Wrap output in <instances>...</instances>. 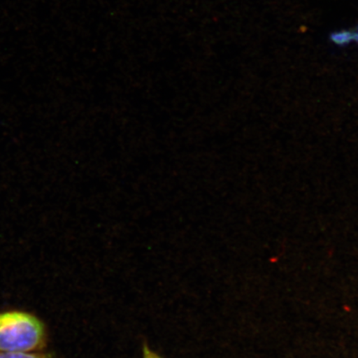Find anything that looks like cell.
Masks as SVG:
<instances>
[{
    "instance_id": "3957f363",
    "label": "cell",
    "mask_w": 358,
    "mask_h": 358,
    "mask_svg": "<svg viewBox=\"0 0 358 358\" xmlns=\"http://www.w3.org/2000/svg\"><path fill=\"white\" fill-rule=\"evenodd\" d=\"M334 42L338 44H345L348 42L356 40L358 41V33L357 32H343L336 34L332 37Z\"/></svg>"
},
{
    "instance_id": "7a4b0ae2",
    "label": "cell",
    "mask_w": 358,
    "mask_h": 358,
    "mask_svg": "<svg viewBox=\"0 0 358 358\" xmlns=\"http://www.w3.org/2000/svg\"><path fill=\"white\" fill-rule=\"evenodd\" d=\"M0 358H52L50 355L33 352H0Z\"/></svg>"
},
{
    "instance_id": "6da1fadb",
    "label": "cell",
    "mask_w": 358,
    "mask_h": 358,
    "mask_svg": "<svg viewBox=\"0 0 358 358\" xmlns=\"http://www.w3.org/2000/svg\"><path fill=\"white\" fill-rule=\"evenodd\" d=\"M43 322L22 311L0 313V352H34L44 346Z\"/></svg>"
},
{
    "instance_id": "277c9868",
    "label": "cell",
    "mask_w": 358,
    "mask_h": 358,
    "mask_svg": "<svg viewBox=\"0 0 358 358\" xmlns=\"http://www.w3.org/2000/svg\"><path fill=\"white\" fill-rule=\"evenodd\" d=\"M143 358H161L159 355H157L155 352L151 350V349L147 345L143 348Z\"/></svg>"
}]
</instances>
